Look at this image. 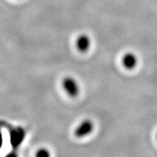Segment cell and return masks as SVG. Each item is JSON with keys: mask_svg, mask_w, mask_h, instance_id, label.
I'll use <instances>...</instances> for the list:
<instances>
[{"mask_svg": "<svg viewBox=\"0 0 157 157\" xmlns=\"http://www.w3.org/2000/svg\"><path fill=\"white\" fill-rule=\"evenodd\" d=\"M24 138V133L23 131L21 129H17L10 135V140L11 144L14 148H17L19 146V145L22 143V141Z\"/></svg>", "mask_w": 157, "mask_h": 157, "instance_id": "cell-5", "label": "cell"}, {"mask_svg": "<svg viewBox=\"0 0 157 157\" xmlns=\"http://www.w3.org/2000/svg\"><path fill=\"white\" fill-rule=\"evenodd\" d=\"M156 139H157V132H156Z\"/></svg>", "mask_w": 157, "mask_h": 157, "instance_id": "cell-9", "label": "cell"}, {"mask_svg": "<svg viewBox=\"0 0 157 157\" xmlns=\"http://www.w3.org/2000/svg\"><path fill=\"white\" fill-rule=\"evenodd\" d=\"M91 39L87 34H80L76 41V49L80 52L84 53L90 50V47H91Z\"/></svg>", "mask_w": 157, "mask_h": 157, "instance_id": "cell-4", "label": "cell"}, {"mask_svg": "<svg viewBox=\"0 0 157 157\" xmlns=\"http://www.w3.org/2000/svg\"><path fill=\"white\" fill-rule=\"evenodd\" d=\"M62 87L67 95L71 98H76L80 92L79 84L72 76H66L62 80Z\"/></svg>", "mask_w": 157, "mask_h": 157, "instance_id": "cell-1", "label": "cell"}, {"mask_svg": "<svg viewBox=\"0 0 157 157\" xmlns=\"http://www.w3.org/2000/svg\"><path fill=\"white\" fill-rule=\"evenodd\" d=\"M138 58L137 55L132 52H127L121 58V65L127 71H132L138 65Z\"/></svg>", "mask_w": 157, "mask_h": 157, "instance_id": "cell-3", "label": "cell"}, {"mask_svg": "<svg viewBox=\"0 0 157 157\" xmlns=\"http://www.w3.org/2000/svg\"><path fill=\"white\" fill-rule=\"evenodd\" d=\"M36 157H50V153L47 148H42L36 151Z\"/></svg>", "mask_w": 157, "mask_h": 157, "instance_id": "cell-6", "label": "cell"}, {"mask_svg": "<svg viewBox=\"0 0 157 157\" xmlns=\"http://www.w3.org/2000/svg\"><path fill=\"white\" fill-rule=\"evenodd\" d=\"M5 157H18L17 153L15 151H11L9 154H7Z\"/></svg>", "mask_w": 157, "mask_h": 157, "instance_id": "cell-7", "label": "cell"}, {"mask_svg": "<svg viewBox=\"0 0 157 157\" xmlns=\"http://www.w3.org/2000/svg\"><path fill=\"white\" fill-rule=\"evenodd\" d=\"M2 145H3V135H2V132L0 131V148L2 147Z\"/></svg>", "mask_w": 157, "mask_h": 157, "instance_id": "cell-8", "label": "cell"}, {"mask_svg": "<svg viewBox=\"0 0 157 157\" xmlns=\"http://www.w3.org/2000/svg\"><path fill=\"white\" fill-rule=\"evenodd\" d=\"M94 122L89 119H84L74 129V134L78 138H82V137H87L93 132Z\"/></svg>", "mask_w": 157, "mask_h": 157, "instance_id": "cell-2", "label": "cell"}]
</instances>
